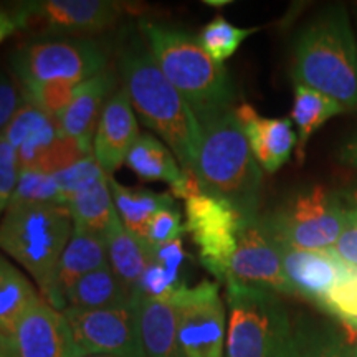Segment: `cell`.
Returning a JSON list of instances; mask_svg holds the SVG:
<instances>
[{
	"label": "cell",
	"instance_id": "cell-1",
	"mask_svg": "<svg viewBox=\"0 0 357 357\" xmlns=\"http://www.w3.org/2000/svg\"><path fill=\"white\" fill-rule=\"evenodd\" d=\"M291 78L357 113V35L344 3L326 6L303 25L294 40Z\"/></svg>",
	"mask_w": 357,
	"mask_h": 357
},
{
	"label": "cell",
	"instance_id": "cell-2",
	"mask_svg": "<svg viewBox=\"0 0 357 357\" xmlns=\"http://www.w3.org/2000/svg\"><path fill=\"white\" fill-rule=\"evenodd\" d=\"M149 52L169 83L184 96L200 126L234 109L235 88L225 65L217 63L194 35L141 22Z\"/></svg>",
	"mask_w": 357,
	"mask_h": 357
},
{
	"label": "cell",
	"instance_id": "cell-3",
	"mask_svg": "<svg viewBox=\"0 0 357 357\" xmlns=\"http://www.w3.org/2000/svg\"><path fill=\"white\" fill-rule=\"evenodd\" d=\"M121 68L134 113L171 149L184 171L194 172L202 126L189 102L164 77L151 52L126 53Z\"/></svg>",
	"mask_w": 357,
	"mask_h": 357
},
{
	"label": "cell",
	"instance_id": "cell-4",
	"mask_svg": "<svg viewBox=\"0 0 357 357\" xmlns=\"http://www.w3.org/2000/svg\"><path fill=\"white\" fill-rule=\"evenodd\" d=\"M73 231L68 207L55 204H10L0 218V250L32 276L40 296L63 311L58 268Z\"/></svg>",
	"mask_w": 357,
	"mask_h": 357
},
{
	"label": "cell",
	"instance_id": "cell-5",
	"mask_svg": "<svg viewBox=\"0 0 357 357\" xmlns=\"http://www.w3.org/2000/svg\"><path fill=\"white\" fill-rule=\"evenodd\" d=\"M194 174L205 194L230 202L248 220L260 217L263 171L253 158L235 108L202 124Z\"/></svg>",
	"mask_w": 357,
	"mask_h": 357
},
{
	"label": "cell",
	"instance_id": "cell-6",
	"mask_svg": "<svg viewBox=\"0 0 357 357\" xmlns=\"http://www.w3.org/2000/svg\"><path fill=\"white\" fill-rule=\"evenodd\" d=\"M225 300V357H281L293 337V321L278 294L227 280Z\"/></svg>",
	"mask_w": 357,
	"mask_h": 357
},
{
	"label": "cell",
	"instance_id": "cell-7",
	"mask_svg": "<svg viewBox=\"0 0 357 357\" xmlns=\"http://www.w3.org/2000/svg\"><path fill=\"white\" fill-rule=\"evenodd\" d=\"M260 220L283 247L328 250L337 242L347 220V207L339 192L311 185L294 192Z\"/></svg>",
	"mask_w": 357,
	"mask_h": 357
},
{
	"label": "cell",
	"instance_id": "cell-8",
	"mask_svg": "<svg viewBox=\"0 0 357 357\" xmlns=\"http://www.w3.org/2000/svg\"><path fill=\"white\" fill-rule=\"evenodd\" d=\"M247 222L230 202L205 192L185 200V231L199 250L200 263L217 283L229 278L240 231Z\"/></svg>",
	"mask_w": 357,
	"mask_h": 357
},
{
	"label": "cell",
	"instance_id": "cell-9",
	"mask_svg": "<svg viewBox=\"0 0 357 357\" xmlns=\"http://www.w3.org/2000/svg\"><path fill=\"white\" fill-rule=\"evenodd\" d=\"M176 311L177 334L185 357H225L227 311L217 281L184 283L169 301Z\"/></svg>",
	"mask_w": 357,
	"mask_h": 357
},
{
	"label": "cell",
	"instance_id": "cell-10",
	"mask_svg": "<svg viewBox=\"0 0 357 357\" xmlns=\"http://www.w3.org/2000/svg\"><path fill=\"white\" fill-rule=\"evenodd\" d=\"M20 83L68 79L83 83L108 70V53L93 40L33 42L13 56Z\"/></svg>",
	"mask_w": 357,
	"mask_h": 357
},
{
	"label": "cell",
	"instance_id": "cell-11",
	"mask_svg": "<svg viewBox=\"0 0 357 357\" xmlns=\"http://www.w3.org/2000/svg\"><path fill=\"white\" fill-rule=\"evenodd\" d=\"M61 312L82 356L146 357L132 303L101 310L65 307Z\"/></svg>",
	"mask_w": 357,
	"mask_h": 357
},
{
	"label": "cell",
	"instance_id": "cell-12",
	"mask_svg": "<svg viewBox=\"0 0 357 357\" xmlns=\"http://www.w3.org/2000/svg\"><path fill=\"white\" fill-rule=\"evenodd\" d=\"M227 280L293 296V289L283 270L281 245L265 229L260 217L248 220L240 231Z\"/></svg>",
	"mask_w": 357,
	"mask_h": 357
},
{
	"label": "cell",
	"instance_id": "cell-13",
	"mask_svg": "<svg viewBox=\"0 0 357 357\" xmlns=\"http://www.w3.org/2000/svg\"><path fill=\"white\" fill-rule=\"evenodd\" d=\"M12 339L19 357H83L63 312L42 296L24 312Z\"/></svg>",
	"mask_w": 357,
	"mask_h": 357
},
{
	"label": "cell",
	"instance_id": "cell-14",
	"mask_svg": "<svg viewBox=\"0 0 357 357\" xmlns=\"http://www.w3.org/2000/svg\"><path fill=\"white\" fill-rule=\"evenodd\" d=\"M281 258L293 296H300L318 307L341 281L354 275L333 248L298 250L281 245Z\"/></svg>",
	"mask_w": 357,
	"mask_h": 357
},
{
	"label": "cell",
	"instance_id": "cell-15",
	"mask_svg": "<svg viewBox=\"0 0 357 357\" xmlns=\"http://www.w3.org/2000/svg\"><path fill=\"white\" fill-rule=\"evenodd\" d=\"M136 113L126 89L121 88L109 98L98 123L91 154L108 176L126 162V158L139 137Z\"/></svg>",
	"mask_w": 357,
	"mask_h": 357
},
{
	"label": "cell",
	"instance_id": "cell-16",
	"mask_svg": "<svg viewBox=\"0 0 357 357\" xmlns=\"http://www.w3.org/2000/svg\"><path fill=\"white\" fill-rule=\"evenodd\" d=\"M30 20L63 32L95 33L116 25L123 7L111 0H40L22 3Z\"/></svg>",
	"mask_w": 357,
	"mask_h": 357
},
{
	"label": "cell",
	"instance_id": "cell-17",
	"mask_svg": "<svg viewBox=\"0 0 357 357\" xmlns=\"http://www.w3.org/2000/svg\"><path fill=\"white\" fill-rule=\"evenodd\" d=\"M235 116L261 171H280L296 149L298 136L289 118H265L250 102H240Z\"/></svg>",
	"mask_w": 357,
	"mask_h": 357
},
{
	"label": "cell",
	"instance_id": "cell-18",
	"mask_svg": "<svg viewBox=\"0 0 357 357\" xmlns=\"http://www.w3.org/2000/svg\"><path fill=\"white\" fill-rule=\"evenodd\" d=\"M124 164L142 181L166 182L174 197L187 200L202 192L195 174L184 171L171 149L151 134L137 137Z\"/></svg>",
	"mask_w": 357,
	"mask_h": 357
},
{
	"label": "cell",
	"instance_id": "cell-19",
	"mask_svg": "<svg viewBox=\"0 0 357 357\" xmlns=\"http://www.w3.org/2000/svg\"><path fill=\"white\" fill-rule=\"evenodd\" d=\"M118 78L113 70H105L96 77L86 79L79 88L75 100L60 116L61 131L75 139L86 153L91 154L93 139L106 102L114 95Z\"/></svg>",
	"mask_w": 357,
	"mask_h": 357
},
{
	"label": "cell",
	"instance_id": "cell-20",
	"mask_svg": "<svg viewBox=\"0 0 357 357\" xmlns=\"http://www.w3.org/2000/svg\"><path fill=\"white\" fill-rule=\"evenodd\" d=\"M61 128L56 119L25 101L17 111L2 136L15 147L20 171H33L45 151L60 136Z\"/></svg>",
	"mask_w": 357,
	"mask_h": 357
},
{
	"label": "cell",
	"instance_id": "cell-21",
	"mask_svg": "<svg viewBox=\"0 0 357 357\" xmlns=\"http://www.w3.org/2000/svg\"><path fill=\"white\" fill-rule=\"evenodd\" d=\"M137 328L146 357H185L178 342L176 311L169 301L132 294Z\"/></svg>",
	"mask_w": 357,
	"mask_h": 357
},
{
	"label": "cell",
	"instance_id": "cell-22",
	"mask_svg": "<svg viewBox=\"0 0 357 357\" xmlns=\"http://www.w3.org/2000/svg\"><path fill=\"white\" fill-rule=\"evenodd\" d=\"M109 265L108 252H106L105 235L96 231L73 225V231L61 255L60 268H58V294L61 303L65 301L63 294L71 284L77 283L84 275Z\"/></svg>",
	"mask_w": 357,
	"mask_h": 357
},
{
	"label": "cell",
	"instance_id": "cell-23",
	"mask_svg": "<svg viewBox=\"0 0 357 357\" xmlns=\"http://www.w3.org/2000/svg\"><path fill=\"white\" fill-rule=\"evenodd\" d=\"M109 187L114 207L124 227L134 236L144 242L147 227L153 217L162 208L176 205V197L171 192H154L142 187H126L109 176Z\"/></svg>",
	"mask_w": 357,
	"mask_h": 357
},
{
	"label": "cell",
	"instance_id": "cell-24",
	"mask_svg": "<svg viewBox=\"0 0 357 357\" xmlns=\"http://www.w3.org/2000/svg\"><path fill=\"white\" fill-rule=\"evenodd\" d=\"M131 291L114 275L109 265L84 275L63 294L65 307L101 310V307L124 306L131 303Z\"/></svg>",
	"mask_w": 357,
	"mask_h": 357
},
{
	"label": "cell",
	"instance_id": "cell-25",
	"mask_svg": "<svg viewBox=\"0 0 357 357\" xmlns=\"http://www.w3.org/2000/svg\"><path fill=\"white\" fill-rule=\"evenodd\" d=\"M346 108L339 105L336 100L314 91V89L294 84L293 93V108H291V123L296 126L298 144H296V159L303 164L306 158V147L311 136L323 126L326 121L344 114Z\"/></svg>",
	"mask_w": 357,
	"mask_h": 357
},
{
	"label": "cell",
	"instance_id": "cell-26",
	"mask_svg": "<svg viewBox=\"0 0 357 357\" xmlns=\"http://www.w3.org/2000/svg\"><path fill=\"white\" fill-rule=\"evenodd\" d=\"M105 240L111 270L132 294L142 271L146 270L147 263H149L144 245L124 227L118 215L113 218L108 230H106Z\"/></svg>",
	"mask_w": 357,
	"mask_h": 357
},
{
	"label": "cell",
	"instance_id": "cell-27",
	"mask_svg": "<svg viewBox=\"0 0 357 357\" xmlns=\"http://www.w3.org/2000/svg\"><path fill=\"white\" fill-rule=\"evenodd\" d=\"M38 298L32 281L0 255V333L12 337L17 323Z\"/></svg>",
	"mask_w": 357,
	"mask_h": 357
},
{
	"label": "cell",
	"instance_id": "cell-28",
	"mask_svg": "<svg viewBox=\"0 0 357 357\" xmlns=\"http://www.w3.org/2000/svg\"><path fill=\"white\" fill-rule=\"evenodd\" d=\"M298 357H352V346L336 326L306 316L293 323Z\"/></svg>",
	"mask_w": 357,
	"mask_h": 357
},
{
	"label": "cell",
	"instance_id": "cell-29",
	"mask_svg": "<svg viewBox=\"0 0 357 357\" xmlns=\"http://www.w3.org/2000/svg\"><path fill=\"white\" fill-rule=\"evenodd\" d=\"M66 207L73 218V225L105 235L113 218L118 215L111 194L109 177L70 197Z\"/></svg>",
	"mask_w": 357,
	"mask_h": 357
},
{
	"label": "cell",
	"instance_id": "cell-30",
	"mask_svg": "<svg viewBox=\"0 0 357 357\" xmlns=\"http://www.w3.org/2000/svg\"><path fill=\"white\" fill-rule=\"evenodd\" d=\"M258 30H260L258 26L240 29V26L230 24L225 17H215L200 30L197 38L212 60L223 65L231 55H235L240 45Z\"/></svg>",
	"mask_w": 357,
	"mask_h": 357
},
{
	"label": "cell",
	"instance_id": "cell-31",
	"mask_svg": "<svg viewBox=\"0 0 357 357\" xmlns=\"http://www.w3.org/2000/svg\"><path fill=\"white\" fill-rule=\"evenodd\" d=\"M83 83L68 82V79L26 82L22 83V91H24L25 101L32 102L40 111L58 121L70 102L75 100Z\"/></svg>",
	"mask_w": 357,
	"mask_h": 357
},
{
	"label": "cell",
	"instance_id": "cell-32",
	"mask_svg": "<svg viewBox=\"0 0 357 357\" xmlns=\"http://www.w3.org/2000/svg\"><path fill=\"white\" fill-rule=\"evenodd\" d=\"M10 204H55L66 207V197L52 174L20 171Z\"/></svg>",
	"mask_w": 357,
	"mask_h": 357
},
{
	"label": "cell",
	"instance_id": "cell-33",
	"mask_svg": "<svg viewBox=\"0 0 357 357\" xmlns=\"http://www.w3.org/2000/svg\"><path fill=\"white\" fill-rule=\"evenodd\" d=\"M319 310L336 318L351 333H357V273L341 281L321 303Z\"/></svg>",
	"mask_w": 357,
	"mask_h": 357
},
{
	"label": "cell",
	"instance_id": "cell-34",
	"mask_svg": "<svg viewBox=\"0 0 357 357\" xmlns=\"http://www.w3.org/2000/svg\"><path fill=\"white\" fill-rule=\"evenodd\" d=\"M181 271L169 270V268L159 265L155 261L147 263L146 270L142 271L139 281L132 294L153 298L159 301H171L174 293L182 287Z\"/></svg>",
	"mask_w": 357,
	"mask_h": 357
},
{
	"label": "cell",
	"instance_id": "cell-35",
	"mask_svg": "<svg viewBox=\"0 0 357 357\" xmlns=\"http://www.w3.org/2000/svg\"><path fill=\"white\" fill-rule=\"evenodd\" d=\"M53 176H55L58 185H60L61 192H63L66 197V204H68L70 197L89 189V187L95 185L96 182L102 181V178L109 177L108 174L102 171V167L98 164L93 154L79 159L78 162L71 164L70 167L63 169V171L58 174H53Z\"/></svg>",
	"mask_w": 357,
	"mask_h": 357
},
{
	"label": "cell",
	"instance_id": "cell-36",
	"mask_svg": "<svg viewBox=\"0 0 357 357\" xmlns=\"http://www.w3.org/2000/svg\"><path fill=\"white\" fill-rule=\"evenodd\" d=\"M89 153L83 149L77 141L71 139L70 136L61 131L60 136L53 141V144L45 151L42 158L37 162L33 171L45 172V174H58L63 169L70 167L71 164L78 162L79 159L86 158Z\"/></svg>",
	"mask_w": 357,
	"mask_h": 357
},
{
	"label": "cell",
	"instance_id": "cell-37",
	"mask_svg": "<svg viewBox=\"0 0 357 357\" xmlns=\"http://www.w3.org/2000/svg\"><path fill=\"white\" fill-rule=\"evenodd\" d=\"M184 234L185 225H182L181 212H178L177 205H171V207L159 211L153 217V220L149 222V227H147L146 238L142 245L155 247V245L176 242V240H182Z\"/></svg>",
	"mask_w": 357,
	"mask_h": 357
},
{
	"label": "cell",
	"instance_id": "cell-38",
	"mask_svg": "<svg viewBox=\"0 0 357 357\" xmlns=\"http://www.w3.org/2000/svg\"><path fill=\"white\" fill-rule=\"evenodd\" d=\"M20 176V162L15 147L0 136V215L7 211Z\"/></svg>",
	"mask_w": 357,
	"mask_h": 357
},
{
	"label": "cell",
	"instance_id": "cell-39",
	"mask_svg": "<svg viewBox=\"0 0 357 357\" xmlns=\"http://www.w3.org/2000/svg\"><path fill=\"white\" fill-rule=\"evenodd\" d=\"M347 207V205H346ZM334 253L349 270L357 273V208L347 207V220L344 230L334 243Z\"/></svg>",
	"mask_w": 357,
	"mask_h": 357
},
{
	"label": "cell",
	"instance_id": "cell-40",
	"mask_svg": "<svg viewBox=\"0 0 357 357\" xmlns=\"http://www.w3.org/2000/svg\"><path fill=\"white\" fill-rule=\"evenodd\" d=\"M25 102L24 91L17 88L10 79L0 77V136Z\"/></svg>",
	"mask_w": 357,
	"mask_h": 357
},
{
	"label": "cell",
	"instance_id": "cell-41",
	"mask_svg": "<svg viewBox=\"0 0 357 357\" xmlns=\"http://www.w3.org/2000/svg\"><path fill=\"white\" fill-rule=\"evenodd\" d=\"M144 248L147 257H149V261H155L174 271H181L184 261L189 258L184 250L182 240H176V242H169L164 245H155V247L144 245Z\"/></svg>",
	"mask_w": 357,
	"mask_h": 357
},
{
	"label": "cell",
	"instance_id": "cell-42",
	"mask_svg": "<svg viewBox=\"0 0 357 357\" xmlns=\"http://www.w3.org/2000/svg\"><path fill=\"white\" fill-rule=\"evenodd\" d=\"M29 22V13L25 12L24 6L13 8H0V43L7 37L15 33L17 30L24 29Z\"/></svg>",
	"mask_w": 357,
	"mask_h": 357
},
{
	"label": "cell",
	"instance_id": "cell-43",
	"mask_svg": "<svg viewBox=\"0 0 357 357\" xmlns=\"http://www.w3.org/2000/svg\"><path fill=\"white\" fill-rule=\"evenodd\" d=\"M339 160L347 167L357 169V129L352 131L339 149Z\"/></svg>",
	"mask_w": 357,
	"mask_h": 357
},
{
	"label": "cell",
	"instance_id": "cell-44",
	"mask_svg": "<svg viewBox=\"0 0 357 357\" xmlns=\"http://www.w3.org/2000/svg\"><path fill=\"white\" fill-rule=\"evenodd\" d=\"M0 357H19V351H17L13 339L3 333H0Z\"/></svg>",
	"mask_w": 357,
	"mask_h": 357
},
{
	"label": "cell",
	"instance_id": "cell-45",
	"mask_svg": "<svg viewBox=\"0 0 357 357\" xmlns=\"http://www.w3.org/2000/svg\"><path fill=\"white\" fill-rule=\"evenodd\" d=\"M339 195H341L342 200H344V204L347 205V207L357 208V185L351 187V189H347V190L339 192Z\"/></svg>",
	"mask_w": 357,
	"mask_h": 357
},
{
	"label": "cell",
	"instance_id": "cell-46",
	"mask_svg": "<svg viewBox=\"0 0 357 357\" xmlns=\"http://www.w3.org/2000/svg\"><path fill=\"white\" fill-rule=\"evenodd\" d=\"M281 357H298V352H296V346H294V339L291 337V341L288 342V346L284 347L283 354Z\"/></svg>",
	"mask_w": 357,
	"mask_h": 357
},
{
	"label": "cell",
	"instance_id": "cell-47",
	"mask_svg": "<svg viewBox=\"0 0 357 357\" xmlns=\"http://www.w3.org/2000/svg\"><path fill=\"white\" fill-rule=\"evenodd\" d=\"M352 357H357V344L352 346Z\"/></svg>",
	"mask_w": 357,
	"mask_h": 357
},
{
	"label": "cell",
	"instance_id": "cell-48",
	"mask_svg": "<svg viewBox=\"0 0 357 357\" xmlns=\"http://www.w3.org/2000/svg\"><path fill=\"white\" fill-rule=\"evenodd\" d=\"M354 15H356V35H357V6L354 8Z\"/></svg>",
	"mask_w": 357,
	"mask_h": 357
},
{
	"label": "cell",
	"instance_id": "cell-49",
	"mask_svg": "<svg viewBox=\"0 0 357 357\" xmlns=\"http://www.w3.org/2000/svg\"><path fill=\"white\" fill-rule=\"evenodd\" d=\"M83 357H111V356H83Z\"/></svg>",
	"mask_w": 357,
	"mask_h": 357
}]
</instances>
